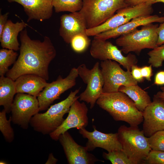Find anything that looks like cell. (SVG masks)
<instances>
[{"label":"cell","mask_w":164,"mask_h":164,"mask_svg":"<svg viewBox=\"0 0 164 164\" xmlns=\"http://www.w3.org/2000/svg\"><path fill=\"white\" fill-rule=\"evenodd\" d=\"M96 103L116 121L125 122L131 126H138L143 120L142 112L133 101L121 92L102 93Z\"/></svg>","instance_id":"obj_2"},{"label":"cell","mask_w":164,"mask_h":164,"mask_svg":"<svg viewBox=\"0 0 164 164\" xmlns=\"http://www.w3.org/2000/svg\"><path fill=\"white\" fill-rule=\"evenodd\" d=\"M152 5L145 2L122 8L102 24L87 29L86 34L88 36H94L102 32L116 28L135 18L151 15L153 12Z\"/></svg>","instance_id":"obj_7"},{"label":"cell","mask_w":164,"mask_h":164,"mask_svg":"<svg viewBox=\"0 0 164 164\" xmlns=\"http://www.w3.org/2000/svg\"><path fill=\"white\" fill-rule=\"evenodd\" d=\"M90 53L95 59L101 61L108 60L115 61L130 71L132 66L136 64L138 62L135 55L129 53L124 56L121 50L111 42L95 37L91 43Z\"/></svg>","instance_id":"obj_10"},{"label":"cell","mask_w":164,"mask_h":164,"mask_svg":"<svg viewBox=\"0 0 164 164\" xmlns=\"http://www.w3.org/2000/svg\"><path fill=\"white\" fill-rule=\"evenodd\" d=\"M78 76L77 68L74 67L65 78L60 75L55 81L48 83L37 97L39 111L47 109L61 94L74 86Z\"/></svg>","instance_id":"obj_12"},{"label":"cell","mask_w":164,"mask_h":164,"mask_svg":"<svg viewBox=\"0 0 164 164\" xmlns=\"http://www.w3.org/2000/svg\"><path fill=\"white\" fill-rule=\"evenodd\" d=\"M133 78L138 82H142L144 81V78L142 77L141 72V67L136 64L132 66L131 71Z\"/></svg>","instance_id":"obj_32"},{"label":"cell","mask_w":164,"mask_h":164,"mask_svg":"<svg viewBox=\"0 0 164 164\" xmlns=\"http://www.w3.org/2000/svg\"><path fill=\"white\" fill-rule=\"evenodd\" d=\"M22 6L28 16L27 22L35 19L42 22L50 19L53 13L52 0H7Z\"/></svg>","instance_id":"obj_19"},{"label":"cell","mask_w":164,"mask_h":164,"mask_svg":"<svg viewBox=\"0 0 164 164\" xmlns=\"http://www.w3.org/2000/svg\"><path fill=\"white\" fill-rule=\"evenodd\" d=\"M93 128L92 132H89L85 128L79 130L82 136L88 139L85 146L88 151H92L97 147L104 149L108 152L122 150L117 132L105 133L98 131L94 125Z\"/></svg>","instance_id":"obj_15"},{"label":"cell","mask_w":164,"mask_h":164,"mask_svg":"<svg viewBox=\"0 0 164 164\" xmlns=\"http://www.w3.org/2000/svg\"><path fill=\"white\" fill-rule=\"evenodd\" d=\"M18 56L15 51L6 48L0 50V76L4 75L9 71V67L16 61Z\"/></svg>","instance_id":"obj_25"},{"label":"cell","mask_w":164,"mask_h":164,"mask_svg":"<svg viewBox=\"0 0 164 164\" xmlns=\"http://www.w3.org/2000/svg\"><path fill=\"white\" fill-rule=\"evenodd\" d=\"M148 139L151 150L164 152V130L157 132Z\"/></svg>","instance_id":"obj_30"},{"label":"cell","mask_w":164,"mask_h":164,"mask_svg":"<svg viewBox=\"0 0 164 164\" xmlns=\"http://www.w3.org/2000/svg\"><path fill=\"white\" fill-rule=\"evenodd\" d=\"M122 150L134 164H143L151 150L148 137L138 126H121L118 131Z\"/></svg>","instance_id":"obj_4"},{"label":"cell","mask_w":164,"mask_h":164,"mask_svg":"<svg viewBox=\"0 0 164 164\" xmlns=\"http://www.w3.org/2000/svg\"><path fill=\"white\" fill-rule=\"evenodd\" d=\"M26 26V24L23 22L13 23L11 20H8L0 36L2 47L15 51L19 50L18 36Z\"/></svg>","instance_id":"obj_21"},{"label":"cell","mask_w":164,"mask_h":164,"mask_svg":"<svg viewBox=\"0 0 164 164\" xmlns=\"http://www.w3.org/2000/svg\"><path fill=\"white\" fill-rule=\"evenodd\" d=\"M5 111L3 109L0 112V130L5 141L8 142H12L14 138L13 130L11 125V117L8 120Z\"/></svg>","instance_id":"obj_26"},{"label":"cell","mask_w":164,"mask_h":164,"mask_svg":"<svg viewBox=\"0 0 164 164\" xmlns=\"http://www.w3.org/2000/svg\"><path fill=\"white\" fill-rule=\"evenodd\" d=\"M160 88L161 91L158 92L155 95L164 102V85Z\"/></svg>","instance_id":"obj_39"},{"label":"cell","mask_w":164,"mask_h":164,"mask_svg":"<svg viewBox=\"0 0 164 164\" xmlns=\"http://www.w3.org/2000/svg\"><path fill=\"white\" fill-rule=\"evenodd\" d=\"M58 161V159L53 156L52 153L49 154L48 159L45 163L46 164H55Z\"/></svg>","instance_id":"obj_38"},{"label":"cell","mask_w":164,"mask_h":164,"mask_svg":"<svg viewBox=\"0 0 164 164\" xmlns=\"http://www.w3.org/2000/svg\"><path fill=\"white\" fill-rule=\"evenodd\" d=\"M103 157L112 164H134L122 150L103 152Z\"/></svg>","instance_id":"obj_27"},{"label":"cell","mask_w":164,"mask_h":164,"mask_svg":"<svg viewBox=\"0 0 164 164\" xmlns=\"http://www.w3.org/2000/svg\"><path fill=\"white\" fill-rule=\"evenodd\" d=\"M158 2H162L164 3V0H155L153 2V4ZM163 14L164 15V13Z\"/></svg>","instance_id":"obj_40"},{"label":"cell","mask_w":164,"mask_h":164,"mask_svg":"<svg viewBox=\"0 0 164 164\" xmlns=\"http://www.w3.org/2000/svg\"><path fill=\"white\" fill-rule=\"evenodd\" d=\"M158 26L152 23L142 26L140 29H137L119 37L116 44L121 47V51L125 54L133 52L138 55L144 49H153L158 46Z\"/></svg>","instance_id":"obj_6"},{"label":"cell","mask_w":164,"mask_h":164,"mask_svg":"<svg viewBox=\"0 0 164 164\" xmlns=\"http://www.w3.org/2000/svg\"><path fill=\"white\" fill-rule=\"evenodd\" d=\"M87 29L85 20L79 11L64 14L60 17L59 34L67 43H70L77 35L87 34Z\"/></svg>","instance_id":"obj_17"},{"label":"cell","mask_w":164,"mask_h":164,"mask_svg":"<svg viewBox=\"0 0 164 164\" xmlns=\"http://www.w3.org/2000/svg\"><path fill=\"white\" fill-rule=\"evenodd\" d=\"M126 0H83L79 11L83 16L87 29L102 24L118 10L129 6Z\"/></svg>","instance_id":"obj_5"},{"label":"cell","mask_w":164,"mask_h":164,"mask_svg":"<svg viewBox=\"0 0 164 164\" xmlns=\"http://www.w3.org/2000/svg\"><path fill=\"white\" fill-rule=\"evenodd\" d=\"M9 14V12H7L2 15L0 14V36L1 35L5 25L8 20L7 19Z\"/></svg>","instance_id":"obj_36"},{"label":"cell","mask_w":164,"mask_h":164,"mask_svg":"<svg viewBox=\"0 0 164 164\" xmlns=\"http://www.w3.org/2000/svg\"><path fill=\"white\" fill-rule=\"evenodd\" d=\"M99 62H97L91 69L84 64L77 68L78 76L87 85L85 90L79 96L80 100L89 104L91 109L94 107L103 93L104 82Z\"/></svg>","instance_id":"obj_8"},{"label":"cell","mask_w":164,"mask_h":164,"mask_svg":"<svg viewBox=\"0 0 164 164\" xmlns=\"http://www.w3.org/2000/svg\"><path fill=\"white\" fill-rule=\"evenodd\" d=\"M164 22V16H160L156 15L140 16L135 18L116 28L99 34L94 37L103 40H107L128 33L140 26L153 22L162 23Z\"/></svg>","instance_id":"obj_18"},{"label":"cell","mask_w":164,"mask_h":164,"mask_svg":"<svg viewBox=\"0 0 164 164\" xmlns=\"http://www.w3.org/2000/svg\"><path fill=\"white\" fill-rule=\"evenodd\" d=\"M17 93L15 81L4 76L0 77V105L7 113L11 112L14 97Z\"/></svg>","instance_id":"obj_23"},{"label":"cell","mask_w":164,"mask_h":164,"mask_svg":"<svg viewBox=\"0 0 164 164\" xmlns=\"http://www.w3.org/2000/svg\"><path fill=\"white\" fill-rule=\"evenodd\" d=\"M155 0H126V2L129 6H134L142 3L149 2L152 4Z\"/></svg>","instance_id":"obj_37"},{"label":"cell","mask_w":164,"mask_h":164,"mask_svg":"<svg viewBox=\"0 0 164 164\" xmlns=\"http://www.w3.org/2000/svg\"><path fill=\"white\" fill-rule=\"evenodd\" d=\"M52 5L56 13L80 11L83 5V0H52Z\"/></svg>","instance_id":"obj_24"},{"label":"cell","mask_w":164,"mask_h":164,"mask_svg":"<svg viewBox=\"0 0 164 164\" xmlns=\"http://www.w3.org/2000/svg\"><path fill=\"white\" fill-rule=\"evenodd\" d=\"M142 114V131L146 137L164 130V102L155 95L153 101L146 108Z\"/></svg>","instance_id":"obj_16"},{"label":"cell","mask_w":164,"mask_h":164,"mask_svg":"<svg viewBox=\"0 0 164 164\" xmlns=\"http://www.w3.org/2000/svg\"><path fill=\"white\" fill-rule=\"evenodd\" d=\"M69 164H92L101 161L88 152L86 147L78 144L67 131L58 138Z\"/></svg>","instance_id":"obj_14"},{"label":"cell","mask_w":164,"mask_h":164,"mask_svg":"<svg viewBox=\"0 0 164 164\" xmlns=\"http://www.w3.org/2000/svg\"><path fill=\"white\" fill-rule=\"evenodd\" d=\"M148 55L149 56V63L155 68L161 67L164 61V43L149 51Z\"/></svg>","instance_id":"obj_29"},{"label":"cell","mask_w":164,"mask_h":164,"mask_svg":"<svg viewBox=\"0 0 164 164\" xmlns=\"http://www.w3.org/2000/svg\"><path fill=\"white\" fill-rule=\"evenodd\" d=\"M72 49L77 53L85 51L91 44V40L87 34H80L74 36L70 43Z\"/></svg>","instance_id":"obj_28"},{"label":"cell","mask_w":164,"mask_h":164,"mask_svg":"<svg viewBox=\"0 0 164 164\" xmlns=\"http://www.w3.org/2000/svg\"><path fill=\"white\" fill-rule=\"evenodd\" d=\"M154 84L157 85H164V70L158 72L156 74Z\"/></svg>","instance_id":"obj_35"},{"label":"cell","mask_w":164,"mask_h":164,"mask_svg":"<svg viewBox=\"0 0 164 164\" xmlns=\"http://www.w3.org/2000/svg\"><path fill=\"white\" fill-rule=\"evenodd\" d=\"M20 39L19 55L6 76L15 81L22 75L32 74L48 80L49 66L56 55L50 39L45 36L43 41L32 39L25 29L20 32Z\"/></svg>","instance_id":"obj_1"},{"label":"cell","mask_w":164,"mask_h":164,"mask_svg":"<svg viewBox=\"0 0 164 164\" xmlns=\"http://www.w3.org/2000/svg\"><path fill=\"white\" fill-rule=\"evenodd\" d=\"M143 164H164V152L151 150Z\"/></svg>","instance_id":"obj_31"},{"label":"cell","mask_w":164,"mask_h":164,"mask_svg":"<svg viewBox=\"0 0 164 164\" xmlns=\"http://www.w3.org/2000/svg\"><path fill=\"white\" fill-rule=\"evenodd\" d=\"M80 89L71 91L64 100L51 105L44 113H37L31 118L30 125L36 131L42 134L49 135L64 121V115L68 113L73 102L79 98L77 96Z\"/></svg>","instance_id":"obj_3"},{"label":"cell","mask_w":164,"mask_h":164,"mask_svg":"<svg viewBox=\"0 0 164 164\" xmlns=\"http://www.w3.org/2000/svg\"><path fill=\"white\" fill-rule=\"evenodd\" d=\"M39 111L36 97L23 93H17L11 108L12 121L24 129L28 128L32 118Z\"/></svg>","instance_id":"obj_11"},{"label":"cell","mask_w":164,"mask_h":164,"mask_svg":"<svg viewBox=\"0 0 164 164\" xmlns=\"http://www.w3.org/2000/svg\"><path fill=\"white\" fill-rule=\"evenodd\" d=\"M100 67L104 82L103 93L118 92L121 86L138 84L131 71H124L115 61L108 60L101 61Z\"/></svg>","instance_id":"obj_9"},{"label":"cell","mask_w":164,"mask_h":164,"mask_svg":"<svg viewBox=\"0 0 164 164\" xmlns=\"http://www.w3.org/2000/svg\"><path fill=\"white\" fill-rule=\"evenodd\" d=\"M7 163L5 162V161H1L0 162V164H6Z\"/></svg>","instance_id":"obj_41"},{"label":"cell","mask_w":164,"mask_h":164,"mask_svg":"<svg viewBox=\"0 0 164 164\" xmlns=\"http://www.w3.org/2000/svg\"><path fill=\"white\" fill-rule=\"evenodd\" d=\"M46 80L34 74L22 75L15 81L16 93H26L37 97L48 84Z\"/></svg>","instance_id":"obj_20"},{"label":"cell","mask_w":164,"mask_h":164,"mask_svg":"<svg viewBox=\"0 0 164 164\" xmlns=\"http://www.w3.org/2000/svg\"><path fill=\"white\" fill-rule=\"evenodd\" d=\"M157 32L158 35L157 46H160L164 43V22L158 26Z\"/></svg>","instance_id":"obj_34"},{"label":"cell","mask_w":164,"mask_h":164,"mask_svg":"<svg viewBox=\"0 0 164 164\" xmlns=\"http://www.w3.org/2000/svg\"><path fill=\"white\" fill-rule=\"evenodd\" d=\"M118 91L126 94L133 101L136 108L142 112L152 102L148 92L138 84L121 86Z\"/></svg>","instance_id":"obj_22"},{"label":"cell","mask_w":164,"mask_h":164,"mask_svg":"<svg viewBox=\"0 0 164 164\" xmlns=\"http://www.w3.org/2000/svg\"><path fill=\"white\" fill-rule=\"evenodd\" d=\"M88 108L84 102L76 100L71 105L67 118L62 124L49 134L53 140H58L60 135L69 129L75 128L79 130L88 125Z\"/></svg>","instance_id":"obj_13"},{"label":"cell","mask_w":164,"mask_h":164,"mask_svg":"<svg viewBox=\"0 0 164 164\" xmlns=\"http://www.w3.org/2000/svg\"><path fill=\"white\" fill-rule=\"evenodd\" d=\"M152 66H144L141 67V72L142 77L149 81H151L152 75Z\"/></svg>","instance_id":"obj_33"}]
</instances>
